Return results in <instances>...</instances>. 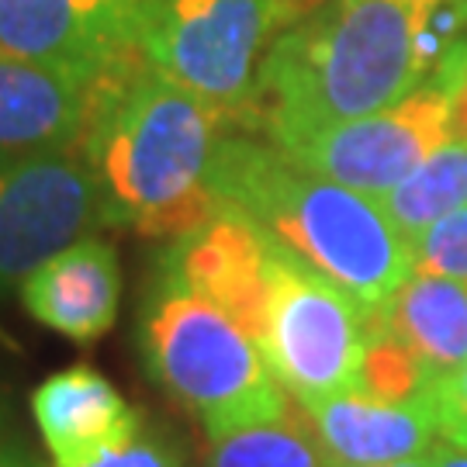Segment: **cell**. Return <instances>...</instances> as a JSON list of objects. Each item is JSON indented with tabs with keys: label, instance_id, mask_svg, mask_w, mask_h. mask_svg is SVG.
<instances>
[{
	"label": "cell",
	"instance_id": "6",
	"mask_svg": "<svg viewBox=\"0 0 467 467\" xmlns=\"http://www.w3.org/2000/svg\"><path fill=\"white\" fill-rule=\"evenodd\" d=\"M368 316L343 287L277 246L260 350L287 399L312 405L350 391L364 360Z\"/></svg>",
	"mask_w": 467,
	"mask_h": 467
},
{
	"label": "cell",
	"instance_id": "12",
	"mask_svg": "<svg viewBox=\"0 0 467 467\" xmlns=\"http://www.w3.org/2000/svg\"><path fill=\"white\" fill-rule=\"evenodd\" d=\"M21 291L28 316L77 343H94L115 326L121 301V267L111 243L84 235L35 267Z\"/></svg>",
	"mask_w": 467,
	"mask_h": 467
},
{
	"label": "cell",
	"instance_id": "2",
	"mask_svg": "<svg viewBox=\"0 0 467 467\" xmlns=\"http://www.w3.org/2000/svg\"><path fill=\"white\" fill-rule=\"evenodd\" d=\"M229 129L218 108L139 56L98 84L73 152L98 184L108 225L173 243L215 215L208 173Z\"/></svg>",
	"mask_w": 467,
	"mask_h": 467
},
{
	"label": "cell",
	"instance_id": "19",
	"mask_svg": "<svg viewBox=\"0 0 467 467\" xmlns=\"http://www.w3.org/2000/svg\"><path fill=\"white\" fill-rule=\"evenodd\" d=\"M412 260L422 274H440L467 284V204L433 222L412 243Z\"/></svg>",
	"mask_w": 467,
	"mask_h": 467
},
{
	"label": "cell",
	"instance_id": "17",
	"mask_svg": "<svg viewBox=\"0 0 467 467\" xmlns=\"http://www.w3.org/2000/svg\"><path fill=\"white\" fill-rule=\"evenodd\" d=\"M204 467H329V461L291 399L284 416L212 436Z\"/></svg>",
	"mask_w": 467,
	"mask_h": 467
},
{
	"label": "cell",
	"instance_id": "16",
	"mask_svg": "<svg viewBox=\"0 0 467 467\" xmlns=\"http://www.w3.org/2000/svg\"><path fill=\"white\" fill-rule=\"evenodd\" d=\"M378 201L412 246L433 222L467 204V139H451L440 146Z\"/></svg>",
	"mask_w": 467,
	"mask_h": 467
},
{
	"label": "cell",
	"instance_id": "24",
	"mask_svg": "<svg viewBox=\"0 0 467 467\" xmlns=\"http://www.w3.org/2000/svg\"><path fill=\"white\" fill-rule=\"evenodd\" d=\"M0 467H46V464L35 461L32 453L15 451V447H0Z\"/></svg>",
	"mask_w": 467,
	"mask_h": 467
},
{
	"label": "cell",
	"instance_id": "22",
	"mask_svg": "<svg viewBox=\"0 0 467 467\" xmlns=\"http://www.w3.org/2000/svg\"><path fill=\"white\" fill-rule=\"evenodd\" d=\"M443 87H447L451 104H453V139H467V67L461 69L453 80H447Z\"/></svg>",
	"mask_w": 467,
	"mask_h": 467
},
{
	"label": "cell",
	"instance_id": "23",
	"mask_svg": "<svg viewBox=\"0 0 467 467\" xmlns=\"http://www.w3.org/2000/svg\"><path fill=\"white\" fill-rule=\"evenodd\" d=\"M433 461L436 467H467V447L453 443L447 436H440L433 447Z\"/></svg>",
	"mask_w": 467,
	"mask_h": 467
},
{
	"label": "cell",
	"instance_id": "4",
	"mask_svg": "<svg viewBox=\"0 0 467 467\" xmlns=\"http://www.w3.org/2000/svg\"><path fill=\"white\" fill-rule=\"evenodd\" d=\"M139 336L150 374L204 422L208 436L277 419L291 405L260 343L163 270L142 301Z\"/></svg>",
	"mask_w": 467,
	"mask_h": 467
},
{
	"label": "cell",
	"instance_id": "7",
	"mask_svg": "<svg viewBox=\"0 0 467 467\" xmlns=\"http://www.w3.org/2000/svg\"><path fill=\"white\" fill-rule=\"evenodd\" d=\"M100 222L98 184L80 156L0 152V298Z\"/></svg>",
	"mask_w": 467,
	"mask_h": 467
},
{
	"label": "cell",
	"instance_id": "15",
	"mask_svg": "<svg viewBox=\"0 0 467 467\" xmlns=\"http://www.w3.org/2000/svg\"><path fill=\"white\" fill-rule=\"evenodd\" d=\"M388 329L422 360L436 388L467 360V284L412 270V277L378 308Z\"/></svg>",
	"mask_w": 467,
	"mask_h": 467
},
{
	"label": "cell",
	"instance_id": "20",
	"mask_svg": "<svg viewBox=\"0 0 467 467\" xmlns=\"http://www.w3.org/2000/svg\"><path fill=\"white\" fill-rule=\"evenodd\" d=\"M84 467H184L181 447L160 426H146L115 451H104Z\"/></svg>",
	"mask_w": 467,
	"mask_h": 467
},
{
	"label": "cell",
	"instance_id": "5",
	"mask_svg": "<svg viewBox=\"0 0 467 467\" xmlns=\"http://www.w3.org/2000/svg\"><path fill=\"white\" fill-rule=\"evenodd\" d=\"M308 0H142L139 52L156 73L218 108L233 129L250 125L253 90L274 38Z\"/></svg>",
	"mask_w": 467,
	"mask_h": 467
},
{
	"label": "cell",
	"instance_id": "11",
	"mask_svg": "<svg viewBox=\"0 0 467 467\" xmlns=\"http://www.w3.org/2000/svg\"><path fill=\"white\" fill-rule=\"evenodd\" d=\"M329 464H395L440 440L433 401H384L360 388L301 405Z\"/></svg>",
	"mask_w": 467,
	"mask_h": 467
},
{
	"label": "cell",
	"instance_id": "21",
	"mask_svg": "<svg viewBox=\"0 0 467 467\" xmlns=\"http://www.w3.org/2000/svg\"><path fill=\"white\" fill-rule=\"evenodd\" d=\"M433 412L440 422V433L467 447V360L451 381H443L433 391Z\"/></svg>",
	"mask_w": 467,
	"mask_h": 467
},
{
	"label": "cell",
	"instance_id": "14",
	"mask_svg": "<svg viewBox=\"0 0 467 467\" xmlns=\"http://www.w3.org/2000/svg\"><path fill=\"white\" fill-rule=\"evenodd\" d=\"M98 84L0 52V152H73Z\"/></svg>",
	"mask_w": 467,
	"mask_h": 467
},
{
	"label": "cell",
	"instance_id": "13",
	"mask_svg": "<svg viewBox=\"0 0 467 467\" xmlns=\"http://www.w3.org/2000/svg\"><path fill=\"white\" fill-rule=\"evenodd\" d=\"M32 416L56 467H84L132 440L146 419L94 368H67L32 395Z\"/></svg>",
	"mask_w": 467,
	"mask_h": 467
},
{
	"label": "cell",
	"instance_id": "3",
	"mask_svg": "<svg viewBox=\"0 0 467 467\" xmlns=\"http://www.w3.org/2000/svg\"><path fill=\"white\" fill-rule=\"evenodd\" d=\"M208 187L215 212L250 218L368 312L384 308L416 270L412 246L381 201L298 167L274 142L225 135Z\"/></svg>",
	"mask_w": 467,
	"mask_h": 467
},
{
	"label": "cell",
	"instance_id": "1",
	"mask_svg": "<svg viewBox=\"0 0 467 467\" xmlns=\"http://www.w3.org/2000/svg\"><path fill=\"white\" fill-rule=\"evenodd\" d=\"M467 59V0H333L270 46L250 129L277 150L374 115Z\"/></svg>",
	"mask_w": 467,
	"mask_h": 467
},
{
	"label": "cell",
	"instance_id": "10",
	"mask_svg": "<svg viewBox=\"0 0 467 467\" xmlns=\"http://www.w3.org/2000/svg\"><path fill=\"white\" fill-rule=\"evenodd\" d=\"M274 260L277 243L260 225L233 212H215L170 243L160 270L229 312L260 343L267 329Z\"/></svg>",
	"mask_w": 467,
	"mask_h": 467
},
{
	"label": "cell",
	"instance_id": "9",
	"mask_svg": "<svg viewBox=\"0 0 467 467\" xmlns=\"http://www.w3.org/2000/svg\"><path fill=\"white\" fill-rule=\"evenodd\" d=\"M142 0H0V52L98 84L139 59Z\"/></svg>",
	"mask_w": 467,
	"mask_h": 467
},
{
	"label": "cell",
	"instance_id": "18",
	"mask_svg": "<svg viewBox=\"0 0 467 467\" xmlns=\"http://www.w3.org/2000/svg\"><path fill=\"white\" fill-rule=\"evenodd\" d=\"M353 388L384 401H433L436 381L416 353L388 329V322L378 312H370L364 360Z\"/></svg>",
	"mask_w": 467,
	"mask_h": 467
},
{
	"label": "cell",
	"instance_id": "25",
	"mask_svg": "<svg viewBox=\"0 0 467 467\" xmlns=\"http://www.w3.org/2000/svg\"><path fill=\"white\" fill-rule=\"evenodd\" d=\"M329 467H436L433 451L422 457H409V461H395V464H329Z\"/></svg>",
	"mask_w": 467,
	"mask_h": 467
},
{
	"label": "cell",
	"instance_id": "8",
	"mask_svg": "<svg viewBox=\"0 0 467 467\" xmlns=\"http://www.w3.org/2000/svg\"><path fill=\"white\" fill-rule=\"evenodd\" d=\"M451 139V94L430 80L384 111L322 129L281 152L326 181L381 198Z\"/></svg>",
	"mask_w": 467,
	"mask_h": 467
}]
</instances>
